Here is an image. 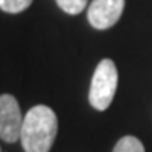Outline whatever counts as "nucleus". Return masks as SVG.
I'll return each mask as SVG.
<instances>
[{
  "instance_id": "1",
  "label": "nucleus",
  "mask_w": 152,
  "mask_h": 152,
  "mask_svg": "<svg viewBox=\"0 0 152 152\" xmlns=\"http://www.w3.org/2000/svg\"><path fill=\"white\" fill-rule=\"evenodd\" d=\"M58 134V117L46 105L29 110L20 130V144L26 152H49Z\"/></svg>"
},
{
  "instance_id": "2",
  "label": "nucleus",
  "mask_w": 152,
  "mask_h": 152,
  "mask_svg": "<svg viewBox=\"0 0 152 152\" xmlns=\"http://www.w3.org/2000/svg\"><path fill=\"white\" fill-rule=\"evenodd\" d=\"M117 85H118L117 66L112 59L105 58L98 63L96 69L93 73L90 93H88L90 105L98 112L107 110L113 102V96L117 93Z\"/></svg>"
},
{
  "instance_id": "3",
  "label": "nucleus",
  "mask_w": 152,
  "mask_h": 152,
  "mask_svg": "<svg viewBox=\"0 0 152 152\" xmlns=\"http://www.w3.org/2000/svg\"><path fill=\"white\" fill-rule=\"evenodd\" d=\"M22 122L24 117L15 96L0 95V139L9 144L20 140Z\"/></svg>"
},
{
  "instance_id": "4",
  "label": "nucleus",
  "mask_w": 152,
  "mask_h": 152,
  "mask_svg": "<svg viewBox=\"0 0 152 152\" xmlns=\"http://www.w3.org/2000/svg\"><path fill=\"white\" fill-rule=\"evenodd\" d=\"M125 0H93L88 5V22L98 31L113 27L124 14Z\"/></svg>"
},
{
  "instance_id": "5",
  "label": "nucleus",
  "mask_w": 152,
  "mask_h": 152,
  "mask_svg": "<svg viewBox=\"0 0 152 152\" xmlns=\"http://www.w3.org/2000/svg\"><path fill=\"white\" fill-rule=\"evenodd\" d=\"M113 152H145V149H144L142 142L137 137L125 135L115 144Z\"/></svg>"
},
{
  "instance_id": "6",
  "label": "nucleus",
  "mask_w": 152,
  "mask_h": 152,
  "mask_svg": "<svg viewBox=\"0 0 152 152\" xmlns=\"http://www.w3.org/2000/svg\"><path fill=\"white\" fill-rule=\"evenodd\" d=\"M32 0H0V10L7 14H19L29 9Z\"/></svg>"
},
{
  "instance_id": "7",
  "label": "nucleus",
  "mask_w": 152,
  "mask_h": 152,
  "mask_svg": "<svg viewBox=\"0 0 152 152\" xmlns=\"http://www.w3.org/2000/svg\"><path fill=\"white\" fill-rule=\"evenodd\" d=\"M56 4L66 14L76 15V14H80V12L85 10V7L88 5V0H56Z\"/></svg>"
},
{
  "instance_id": "8",
  "label": "nucleus",
  "mask_w": 152,
  "mask_h": 152,
  "mask_svg": "<svg viewBox=\"0 0 152 152\" xmlns=\"http://www.w3.org/2000/svg\"><path fill=\"white\" fill-rule=\"evenodd\" d=\"M0 152H2V149H0Z\"/></svg>"
}]
</instances>
